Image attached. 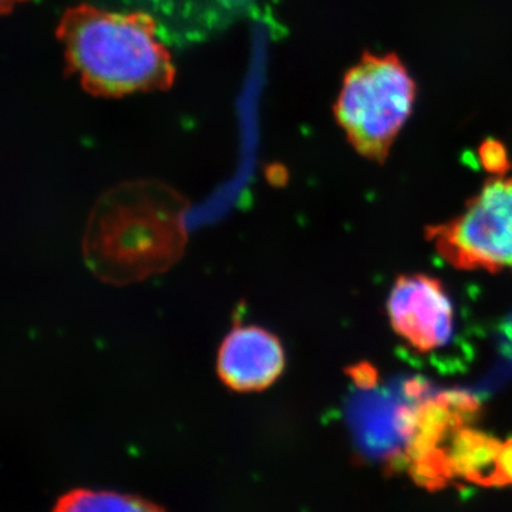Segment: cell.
Returning a JSON list of instances; mask_svg holds the SVG:
<instances>
[{
	"label": "cell",
	"mask_w": 512,
	"mask_h": 512,
	"mask_svg": "<svg viewBox=\"0 0 512 512\" xmlns=\"http://www.w3.org/2000/svg\"><path fill=\"white\" fill-rule=\"evenodd\" d=\"M387 312L397 335L420 352L443 348L453 335V303L443 284L431 276H399Z\"/></svg>",
	"instance_id": "obj_5"
},
{
	"label": "cell",
	"mask_w": 512,
	"mask_h": 512,
	"mask_svg": "<svg viewBox=\"0 0 512 512\" xmlns=\"http://www.w3.org/2000/svg\"><path fill=\"white\" fill-rule=\"evenodd\" d=\"M2 2V12L8 13L9 10L15 8L18 3L26 2V0H0Z\"/></svg>",
	"instance_id": "obj_12"
},
{
	"label": "cell",
	"mask_w": 512,
	"mask_h": 512,
	"mask_svg": "<svg viewBox=\"0 0 512 512\" xmlns=\"http://www.w3.org/2000/svg\"><path fill=\"white\" fill-rule=\"evenodd\" d=\"M417 87L399 56L365 53L343 79L333 113L350 146L383 164L412 114Z\"/></svg>",
	"instance_id": "obj_3"
},
{
	"label": "cell",
	"mask_w": 512,
	"mask_h": 512,
	"mask_svg": "<svg viewBox=\"0 0 512 512\" xmlns=\"http://www.w3.org/2000/svg\"><path fill=\"white\" fill-rule=\"evenodd\" d=\"M429 238L456 268L512 271V177L495 175L458 217L430 228Z\"/></svg>",
	"instance_id": "obj_4"
},
{
	"label": "cell",
	"mask_w": 512,
	"mask_h": 512,
	"mask_svg": "<svg viewBox=\"0 0 512 512\" xmlns=\"http://www.w3.org/2000/svg\"><path fill=\"white\" fill-rule=\"evenodd\" d=\"M53 512H165L158 505L136 495L111 491L73 490L64 494Z\"/></svg>",
	"instance_id": "obj_8"
},
{
	"label": "cell",
	"mask_w": 512,
	"mask_h": 512,
	"mask_svg": "<svg viewBox=\"0 0 512 512\" xmlns=\"http://www.w3.org/2000/svg\"><path fill=\"white\" fill-rule=\"evenodd\" d=\"M503 443L491 434L464 426L454 431L444 446L454 478L481 487H498V456Z\"/></svg>",
	"instance_id": "obj_7"
},
{
	"label": "cell",
	"mask_w": 512,
	"mask_h": 512,
	"mask_svg": "<svg viewBox=\"0 0 512 512\" xmlns=\"http://www.w3.org/2000/svg\"><path fill=\"white\" fill-rule=\"evenodd\" d=\"M188 201L158 181H131L104 192L90 212L83 256L100 281L130 285L163 274L187 245Z\"/></svg>",
	"instance_id": "obj_1"
},
{
	"label": "cell",
	"mask_w": 512,
	"mask_h": 512,
	"mask_svg": "<svg viewBox=\"0 0 512 512\" xmlns=\"http://www.w3.org/2000/svg\"><path fill=\"white\" fill-rule=\"evenodd\" d=\"M353 380L360 387H372L376 383V370L367 365L357 366L353 369Z\"/></svg>",
	"instance_id": "obj_11"
},
{
	"label": "cell",
	"mask_w": 512,
	"mask_h": 512,
	"mask_svg": "<svg viewBox=\"0 0 512 512\" xmlns=\"http://www.w3.org/2000/svg\"><path fill=\"white\" fill-rule=\"evenodd\" d=\"M57 37L70 73L96 96L167 90L174 82L173 59L147 13L74 6L60 19Z\"/></svg>",
	"instance_id": "obj_2"
},
{
	"label": "cell",
	"mask_w": 512,
	"mask_h": 512,
	"mask_svg": "<svg viewBox=\"0 0 512 512\" xmlns=\"http://www.w3.org/2000/svg\"><path fill=\"white\" fill-rule=\"evenodd\" d=\"M498 487H507L512 485V437L504 441L501 446L500 456H498Z\"/></svg>",
	"instance_id": "obj_10"
},
{
	"label": "cell",
	"mask_w": 512,
	"mask_h": 512,
	"mask_svg": "<svg viewBox=\"0 0 512 512\" xmlns=\"http://www.w3.org/2000/svg\"><path fill=\"white\" fill-rule=\"evenodd\" d=\"M284 369L281 340L259 326L232 329L218 349V377L234 392H262L279 379Z\"/></svg>",
	"instance_id": "obj_6"
},
{
	"label": "cell",
	"mask_w": 512,
	"mask_h": 512,
	"mask_svg": "<svg viewBox=\"0 0 512 512\" xmlns=\"http://www.w3.org/2000/svg\"><path fill=\"white\" fill-rule=\"evenodd\" d=\"M481 163L485 170L495 175H505L511 168L510 158H508L507 150L500 141L487 140L481 144L480 151Z\"/></svg>",
	"instance_id": "obj_9"
}]
</instances>
